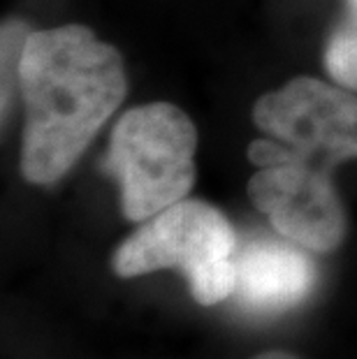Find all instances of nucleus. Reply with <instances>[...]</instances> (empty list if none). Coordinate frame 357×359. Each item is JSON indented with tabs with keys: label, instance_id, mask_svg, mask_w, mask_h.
<instances>
[{
	"label": "nucleus",
	"instance_id": "f257e3e1",
	"mask_svg": "<svg viewBox=\"0 0 357 359\" xmlns=\"http://www.w3.org/2000/svg\"><path fill=\"white\" fill-rule=\"evenodd\" d=\"M19 93L26 104L21 174L33 186H54L126 100L123 58L86 26L33 30Z\"/></svg>",
	"mask_w": 357,
	"mask_h": 359
},
{
	"label": "nucleus",
	"instance_id": "f03ea898",
	"mask_svg": "<svg viewBox=\"0 0 357 359\" xmlns=\"http://www.w3.org/2000/svg\"><path fill=\"white\" fill-rule=\"evenodd\" d=\"M197 128L170 102L133 107L116 121L102 172L116 179L121 213L144 223L167 206L186 200L195 183Z\"/></svg>",
	"mask_w": 357,
	"mask_h": 359
},
{
	"label": "nucleus",
	"instance_id": "7ed1b4c3",
	"mask_svg": "<svg viewBox=\"0 0 357 359\" xmlns=\"http://www.w3.org/2000/svg\"><path fill=\"white\" fill-rule=\"evenodd\" d=\"M237 236L230 220L204 200H181L144 220L112 255L119 278L161 269H179L200 306H214L234 294Z\"/></svg>",
	"mask_w": 357,
	"mask_h": 359
},
{
	"label": "nucleus",
	"instance_id": "20e7f679",
	"mask_svg": "<svg viewBox=\"0 0 357 359\" xmlns=\"http://www.w3.org/2000/svg\"><path fill=\"white\" fill-rule=\"evenodd\" d=\"M248 160L260 167L248 181L250 202L283 239L311 253H332L344 243L348 220L332 170L288 158L276 140L253 142Z\"/></svg>",
	"mask_w": 357,
	"mask_h": 359
},
{
	"label": "nucleus",
	"instance_id": "39448f33",
	"mask_svg": "<svg viewBox=\"0 0 357 359\" xmlns=\"http://www.w3.org/2000/svg\"><path fill=\"white\" fill-rule=\"evenodd\" d=\"M253 123L288 158L334 170L357 158V95L314 77H295L253 104Z\"/></svg>",
	"mask_w": 357,
	"mask_h": 359
},
{
	"label": "nucleus",
	"instance_id": "423d86ee",
	"mask_svg": "<svg viewBox=\"0 0 357 359\" xmlns=\"http://www.w3.org/2000/svg\"><path fill=\"white\" fill-rule=\"evenodd\" d=\"M234 299L253 316H281L314 292L316 262L292 241L257 239L234 257Z\"/></svg>",
	"mask_w": 357,
	"mask_h": 359
},
{
	"label": "nucleus",
	"instance_id": "0eeeda50",
	"mask_svg": "<svg viewBox=\"0 0 357 359\" xmlns=\"http://www.w3.org/2000/svg\"><path fill=\"white\" fill-rule=\"evenodd\" d=\"M325 67L330 77L348 90H357V21L344 17L325 44Z\"/></svg>",
	"mask_w": 357,
	"mask_h": 359
},
{
	"label": "nucleus",
	"instance_id": "6e6552de",
	"mask_svg": "<svg viewBox=\"0 0 357 359\" xmlns=\"http://www.w3.org/2000/svg\"><path fill=\"white\" fill-rule=\"evenodd\" d=\"M30 30L24 21L10 19L3 24V118L12 107V97L19 90V67Z\"/></svg>",
	"mask_w": 357,
	"mask_h": 359
},
{
	"label": "nucleus",
	"instance_id": "1a4fd4ad",
	"mask_svg": "<svg viewBox=\"0 0 357 359\" xmlns=\"http://www.w3.org/2000/svg\"><path fill=\"white\" fill-rule=\"evenodd\" d=\"M253 359H302V357L288 353V350H267V353L255 355Z\"/></svg>",
	"mask_w": 357,
	"mask_h": 359
},
{
	"label": "nucleus",
	"instance_id": "9d476101",
	"mask_svg": "<svg viewBox=\"0 0 357 359\" xmlns=\"http://www.w3.org/2000/svg\"><path fill=\"white\" fill-rule=\"evenodd\" d=\"M346 17H351L357 21V0H348V12H346Z\"/></svg>",
	"mask_w": 357,
	"mask_h": 359
}]
</instances>
